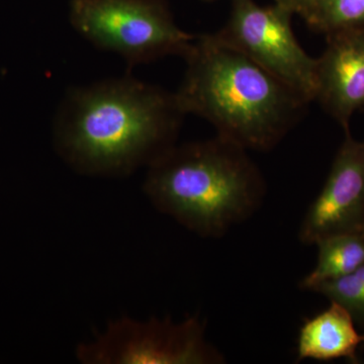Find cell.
Wrapping results in <instances>:
<instances>
[{"label":"cell","instance_id":"1","mask_svg":"<svg viewBox=\"0 0 364 364\" xmlns=\"http://www.w3.org/2000/svg\"><path fill=\"white\" fill-rule=\"evenodd\" d=\"M176 93L126 75L67 92L54 121V147L79 174L123 177L176 145Z\"/></svg>","mask_w":364,"mask_h":364},{"label":"cell","instance_id":"2","mask_svg":"<svg viewBox=\"0 0 364 364\" xmlns=\"http://www.w3.org/2000/svg\"><path fill=\"white\" fill-rule=\"evenodd\" d=\"M176 97L184 114L210 122L246 150L274 148L310 102L215 33L196 36Z\"/></svg>","mask_w":364,"mask_h":364},{"label":"cell","instance_id":"3","mask_svg":"<svg viewBox=\"0 0 364 364\" xmlns=\"http://www.w3.org/2000/svg\"><path fill=\"white\" fill-rule=\"evenodd\" d=\"M153 207L203 238H220L260 208L264 179L247 150L223 136L174 145L147 167Z\"/></svg>","mask_w":364,"mask_h":364},{"label":"cell","instance_id":"4","mask_svg":"<svg viewBox=\"0 0 364 364\" xmlns=\"http://www.w3.org/2000/svg\"><path fill=\"white\" fill-rule=\"evenodd\" d=\"M70 21L88 42L131 67L184 58L196 38L176 25L165 0H71Z\"/></svg>","mask_w":364,"mask_h":364},{"label":"cell","instance_id":"5","mask_svg":"<svg viewBox=\"0 0 364 364\" xmlns=\"http://www.w3.org/2000/svg\"><path fill=\"white\" fill-rule=\"evenodd\" d=\"M83 364H221L224 355L210 344L198 317L174 322L122 317L90 341L78 345Z\"/></svg>","mask_w":364,"mask_h":364},{"label":"cell","instance_id":"6","mask_svg":"<svg viewBox=\"0 0 364 364\" xmlns=\"http://www.w3.org/2000/svg\"><path fill=\"white\" fill-rule=\"evenodd\" d=\"M291 16L277 4L234 0L227 25L215 36L311 102L317 95V58L299 44Z\"/></svg>","mask_w":364,"mask_h":364},{"label":"cell","instance_id":"7","mask_svg":"<svg viewBox=\"0 0 364 364\" xmlns=\"http://www.w3.org/2000/svg\"><path fill=\"white\" fill-rule=\"evenodd\" d=\"M355 231H364V140H355L348 130L324 186L306 210L299 238L315 245L325 237Z\"/></svg>","mask_w":364,"mask_h":364},{"label":"cell","instance_id":"8","mask_svg":"<svg viewBox=\"0 0 364 364\" xmlns=\"http://www.w3.org/2000/svg\"><path fill=\"white\" fill-rule=\"evenodd\" d=\"M326 38L325 51L317 58L315 100L348 131L351 117L364 107V30Z\"/></svg>","mask_w":364,"mask_h":364},{"label":"cell","instance_id":"9","mask_svg":"<svg viewBox=\"0 0 364 364\" xmlns=\"http://www.w3.org/2000/svg\"><path fill=\"white\" fill-rule=\"evenodd\" d=\"M364 334L356 329L350 314L339 304L330 301L326 310L308 318L298 339V360L330 361L345 358L358 363V352Z\"/></svg>","mask_w":364,"mask_h":364},{"label":"cell","instance_id":"10","mask_svg":"<svg viewBox=\"0 0 364 364\" xmlns=\"http://www.w3.org/2000/svg\"><path fill=\"white\" fill-rule=\"evenodd\" d=\"M315 245L317 263L299 284L306 291H312L324 282L346 277L364 264V231L331 235Z\"/></svg>","mask_w":364,"mask_h":364},{"label":"cell","instance_id":"11","mask_svg":"<svg viewBox=\"0 0 364 364\" xmlns=\"http://www.w3.org/2000/svg\"><path fill=\"white\" fill-rule=\"evenodd\" d=\"M304 20L325 36L364 30V0H318Z\"/></svg>","mask_w":364,"mask_h":364},{"label":"cell","instance_id":"12","mask_svg":"<svg viewBox=\"0 0 364 364\" xmlns=\"http://www.w3.org/2000/svg\"><path fill=\"white\" fill-rule=\"evenodd\" d=\"M348 311L356 325L364 326V264L341 279L324 282L313 289Z\"/></svg>","mask_w":364,"mask_h":364},{"label":"cell","instance_id":"13","mask_svg":"<svg viewBox=\"0 0 364 364\" xmlns=\"http://www.w3.org/2000/svg\"><path fill=\"white\" fill-rule=\"evenodd\" d=\"M318 1V0H275V4L291 14H299L305 18L313 11Z\"/></svg>","mask_w":364,"mask_h":364},{"label":"cell","instance_id":"14","mask_svg":"<svg viewBox=\"0 0 364 364\" xmlns=\"http://www.w3.org/2000/svg\"><path fill=\"white\" fill-rule=\"evenodd\" d=\"M203 1H214V0H203Z\"/></svg>","mask_w":364,"mask_h":364}]
</instances>
